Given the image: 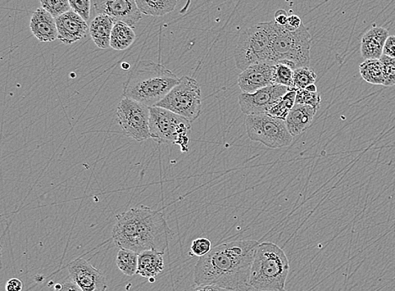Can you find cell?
Instances as JSON below:
<instances>
[{
	"mask_svg": "<svg viewBox=\"0 0 395 291\" xmlns=\"http://www.w3.org/2000/svg\"><path fill=\"white\" fill-rule=\"evenodd\" d=\"M274 21L258 23L240 34L234 50L236 67L244 71L256 63L274 62Z\"/></svg>",
	"mask_w": 395,
	"mask_h": 291,
	"instance_id": "obj_6",
	"label": "cell"
},
{
	"mask_svg": "<svg viewBox=\"0 0 395 291\" xmlns=\"http://www.w3.org/2000/svg\"><path fill=\"white\" fill-rule=\"evenodd\" d=\"M190 291H259L256 289L252 287L249 285L242 286V287L230 289L220 287V286L216 285H198Z\"/></svg>",
	"mask_w": 395,
	"mask_h": 291,
	"instance_id": "obj_33",
	"label": "cell"
},
{
	"mask_svg": "<svg viewBox=\"0 0 395 291\" xmlns=\"http://www.w3.org/2000/svg\"><path fill=\"white\" fill-rule=\"evenodd\" d=\"M306 89H308V91H311V92H318L317 87H316L315 84H311L310 86H308Z\"/></svg>",
	"mask_w": 395,
	"mask_h": 291,
	"instance_id": "obj_40",
	"label": "cell"
},
{
	"mask_svg": "<svg viewBox=\"0 0 395 291\" xmlns=\"http://www.w3.org/2000/svg\"><path fill=\"white\" fill-rule=\"evenodd\" d=\"M136 34L134 28L126 23L117 21L111 35V48L116 51H124L135 42Z\"/></svg>",
	"mask_w": 395,
	"mask_h": 291,
	"instance_id": "obj_21",
	"label": "cell"
},
{
	"mask_svg": "<svg viewBox=\"0 0 395 291\" xmlns=\"http://www.w3.org/2000/svg\"><path fill=\"white\" fill-rule=\"evenodd\" d=\"M380 60L383 63L384 86L391 87L395 85V59L383 55Z\"/></svg>",
	"mask_w": 395,
	"mask_h": 291,
	"instance_id": "obj_30",
	"label": "cell"
},
{
	"mask_svg": "<svg viewBox=\"0 0 395 291\" xmlns=\"http://www.w3.org/2000/svg\"><path fill=\"white\" fill-rule=\"evenodd\" d=\"M288 16L287 11L279 10L275 13V22L279 26H285L287 24Z\"/></svg>",
	"mask_w": 395,
	"mask_h": 291,
	"instance_id": "obj_38",
	"label": "cell"
},
{
	"mask_svg": "<svg viewBox=\"0 0 395 291\" xmlns=\"http://www.w3.org/2000/svg\"><path fill=\"white\" fill-rule=\"evenodd\" d=\"M212 243L210 239L200 238L195 239L190 246V253L193 256L199 258L205 256L212 250Z\"/></svg>",
	"mask_w": 395,
	"mask_h": 291,
	"instance_id": "obj_31",
	"label": "cell"
},
{
	"mask_svg": "<svg viewBox=\"0 0 395 291\" xmlns=\"http://www.w3.org/2000/svg\"><path fill=\"white\" fill-rule=\"evenodd\" d=\"M22 289H23V283L19 279H11L6 283V291H21Z\"/></svg>",
	"mask_w": 395,
	"mask_h": 291,
	"instance_id": "obj_36",
	"label": "cell"
},
{
	"mask_svg": "<svg viewBox=\"0 0 395 291\" xmlns=\"http://www.w3.org/2000/svg\"><path fill=\"white\" fill-rule=\"evenodd\" d=\"M383 55L395 59V35H389L386 40Z\"/></svg>",
	"mask_w": 395,
	"mask_h": 291,
	"instance_id": "obj_34",
	"label": "cell"
},
{
	"mask_svg": "<svg viewBox=\"0 0 395 291\" xmlns=\"http://www.w3.org/2000/svg\"><path fill=\"white\" fill-rule=\"evenodd\" d=\"M190 4H192V0H188V2H186L185 6L183 9H181L180 11V13H181V15H183V13L188 11L189 8L190 6Z\"/></svg>",
	"mask_w": 395,
	"mask_h": 291,
	"instance_id": "obj_39",
	"label": "cell"
},
{
	"mask_svg": "<svg viewBox=\"0 0 395 291\" xmlns=\"http://www.w3.org/2000/svg\"><path fill=\"white\" fill-rule=\"evenodd\" d=\"M163 254L154 250L139 253L137 275L148 279L160 275L165 269Z\"/></svg>",
	"mask_w": 395,
	"mask_h": 291,
	"instance_id": "obj_20",
	"label": "cell"
},
{
	"mask_svg": "<svg viewBox=\"0 0 395 291\" xmlns=\"http://www.w3.org/2000/svg\"><path fill=\"white\" fill-rule=\"evenodd\" d=\"M156 106L174 112L190 122L196 121L202 113V92L198 82L183 77Z\"/></svg>",
	"mask_w": 395,
	"mask_h": 291,
	"instance_id": "obj_8",
	"label": "cell"
},
{
	"mask_svg": "<svg viewBox=\"0 0 395 291\" xmlns=\"http://www.w3.org/2000/svg\"><path fill=\"white\" fill-rule=\"evenodd\" d=\"M296 90L291 89L266 114L278 119L286 121L296 104Z\"/></svg>",
	"mask_w": 395,
	"mask_h": 291,
	"instance_id": "obj_24",
	"label": "cell"
},
{
	"mask_svg": "<svg viewBox=\"0 0 395 291\" xmlns=\"http://www.w3.org/2000/svg\"><path fill=\"white\" fill-rule=\"evenodd\" d=\"M117 265L124 275L133 276L137 275L139 266V253L129 249L121 248L117 256Z\"/></svg>",
	"mask_w": 395,
	"mask_h": 291,
	"instance_id": "obj_25",
	"label": "cell"
},
{
	"mask_svg": "<svg viewBox=\"0 0 395 291\" xmlns=\"http://www.w3.org/2000/svg\"><path fill=\"white\" fill-rule=\"evenodd\" d=\"M42 8L55 18L71 11L69 0H40Z\"/></svg>",
	"mask_w": 395,
	"mask_h": 291,
	"instance_id": "obj_27",
	"label": "cell"
},
{
	"mask_svg": "<svg viewBox=\"0 0 395 291\" xmlns=\"http://www.w3.org/2000/svg\"><path fill=\"white\" fill-rule=\"evenodd\" d=\"M321 98L320 94L318 92H311L306 89L297 90L296 104H307L315 109L318 111L320 110Z\"/></svg>",
	"mask_w": 395,
	"mask_h": 291,
	"instance_id": "obj_29",
	"label": "cell"
},
{
	"mask_svg": "<svg viewBox=\"0 0 395 291\" xmlns=\"http://www.w3.org/2000/svg\"><path fill=\"white\" fill-rule=\"evenodd\" d=\"M276 65L271 61L259 62L240 72L238 84L242 93H255L267 86L276 84Z\"/></svg>",
	"mask_w": 395,
	"mask_h": 291,
	"instance_id": "obj_13",
	"label": "cell"
},
{
	"mask_svg": "<svg viewBox=\"0 0 395 291\" xmlns=\"http://www.w3.org/2000/svg\"><path fill=\"white\" fill-rule=\"evenodd\" d=\"M94 11L97 16L107 15L117 21L124 22L131 28L142 19L136 0H94Z\"/></svg>",
	"mask_w": 395,
	"mask_h": 291,
	"instance_id": "obj_14",
	"label": "cell"
},
{
	"mask_svg": "<svg viewBox=\"0 0 395 291\" xmlns=\"http://www.w3.org/2000/svg\"><path fill=\"white\" fill-rule=\"evenodd\" d=\"M245 126L249 139L267 148L278 149L288 147L293 143V136L290 134L286 121L268 114L247 116Z\"/></svg>",
	"mask_w": 395,
	"mask_h": 291,
	"instance_id": "obj_9",
	"label": "cell"
},
{
	"mask_svg": "<svg viewBox=\"0 0 395 291\" xmlns=\"http://www.w3.org/2000/svg\"><path fill=\"white\" fill-rule=\"evenodd\" d=\"M312 35L303 24L297 31H290L274 21V62L284 63L293 68L310 67Z\"/></svg>",
	"mask_w": 395,
	"mask_h": 291,
	"instance_id": "obj_5",
	"label": "cell"
},
{
	"mask_svg": "<svg viewBox=\"0 0 395 291\" xmlns=\"http://www.w3.org/2000/svg\"><path fill=\"white\" fill-rule=\"evenodd\" d=\"M287 256L278 245H258L254 256L249 285L259 291H283L289 274Z\"/></svg>",
	"mask_w": 395,
	"mask_h": 291,
	"instance_id": "obj_4",
	"label": "cell"
},
{
	"mask_svg": "<svg viewBox=\"0 0 395 291\" xmlns=\"http://www.w3.org/2000/svg\"><path fill=\"white\" fill-rule=\"evenodd\" d=\"M317 75L310 67H298L293 71V90L306 89L308 86L315 84Z\"/></svg>",
	"mask_w": 395,
	"mask_h": 291,
	"instance_id": "obj_26",
	"label": "cell"
},
{
	"mask_svg": "<svg viewBox=\"0 0 395 291\" xmlns=\"http://www.w3.org/2000/svg\"><path fill=\"white\" fill-rule=\"evenodd\" d=\"M53 291H80L78 286L74 282H66L63 284H58Z\"/></svg>",
	"mask_w": 395,
	"mask_h": 291,
	"instance_id": "obj_37",
	"label": "cell"
},
{
	"mask_svg": "<svg viewBox=\"0 0 395 291\" xmlns=\"http://www.w3.org/2000/svg\"><path fill=\"white\" fill-rule=\"evenodd\" d=\"M117 116L118 123L128 138L139 143L151 138L149 130L151 107L134 99L122 97L117 104Z\"/></svg>",
	"mask_w": 395,
	"mask_h": 291,
	"instance_id": "obj_10",
	"label": "cell"
},
{
	"mask_svg": "<svg viewBox=\"0 0 395 291\" xmlns=\"http://www.w3.org/2000/svg\"><path fill=\"white\" fill-rule=\"evenodd\" d=\"M389 31L382 26H374L363 35L361 40V54L363 58L380 59L389 38Z\"/></svg>",
	"mask_w": 395,
	"mask_h": 291,
	"instance_id": "obj_17",
	"label": "cell"
},
{
	"mask_svg": "<svg viewBox=\"0 0 395 291\" xmlns=\"http://www.w3.org/2000/svg\"><path fill=\"white\" fill-rule=\"evenodd\" d=\"M316 113L315 109L310 106L295 104L293 110L285 121L290 134L293 138L302 134L312 125Z\"/></svg>",
	"mask_w": 395,
	"mask_h": 291,
	"instance_id": "obj_18",
	"label": "cell"
},
{
	"mask_svg": "<svg viewBox=\"0 0 395 291\" xmlns=\"http://www.w3.org/2000/svg\"><path fill=\"white\" fill-rule=\"evenodd\" d=\"M303 22L301 17L296 15H291L288 16L287 24L284 27L290 31H295L301 28Z\"/></svg>",
	"mask_w": 395,
	"mask_h": 291,
	"instance_id": "obj_35",
	"label": "cell"
},
{
	"mask_svg": "<svg viewBox=\"0 0 395 291\" xmlns=\"http://www.w3.org/2000/svg\"><path fill=\"white\" fill-rule=\"evenodd\" d=\"M117 21L107 15H99L90 26V34L99 48H111V35Z\"/></svg>",
	"mask_w": 395,
	"mask_h": 291,
	"instance_id": "obj_19",
	"label": "cell"
},
{
	"mask_svg": "<svg viewBox=\"0 0 395 291\" xmlns=\"http://www.w3.org/2000/svg\"><path fill=\"white\" fill-rule=\"evenodd\" d=\"M67 269L72 281L80 291H107L105 276L85 259H76L67 266Z\"/></svg>",
	"mask_w": 395,
	"mask_h": 291,
	"instance_id": "obj_12",
	"label": "cell"
},
{
	"mask_svg": "<svg viewBox=\"0 0 395 291\" xmlns=\"http://www.w3.org/2000/svg\"><path fill=\"white\" fill-rule=\"evenodd\" d=\"M179 81L174 72L160 63L140 61L124 84L122 97L134 99L148 107L156 106Z\"/></svg>",
	"mask_w": 395,
	"mask_h": 291,
	"instance_id": "obj_3",
	"label": "cell"
},
{
	"mask_svg": "<svg viewBox=\"0 0 395 291\" xmlns=\"http://www.w3.org/2000/svg\"><path fill=\"white\" fill-rule=\"evenodd\" d=\"M136 3L144 15L158 17L173 11L177 0H136Z\"/></svg>",
	"mask_w": 395,
	"mask_h": 291,
	"instance_id": "obj_22",
	"label": "cell"
},
{
	"mask_svg": "<svg viewBox=\"0 0 395 291\" xmlns=\"http://www.w3.org/2000/svg\"><path fill=\"white\" fill-rule=\"evenodd\" d=\"M293 70L284 63H276L275 84L286 86L293 89Z\"/></svg>",
	"mask_w": 395,
	"mask_h": 291,
	"instance_id": "obj_28",
	"label": "cell"
},
{
	"mask_svg": "<svg viewBox=\"0 0 395 291\" xmlns=\"http://www.w3.org/2000/svg\"><path fill=\"white\" fill-rule=\"evenodd\" d=\"M30 28L40 43H51L58 38L56 19L43 8H39L33 13Z\"/></svg>",
	"mask_w": 395,
	"mask_h": 291,
	"instance_id": "obj_16",
	"label": "cell"
},
{
	"mask_svg": "<svg viewBox=\"0 0 395 291\" xmlns=\"http://www.w3.org/2000/svg\"><path fill=\"white\" fill-rule=\"evenodd\" d=\"M359 71L362 78L367 83L384 86L383 63L380 59H367L361 63Z\"/></svg>",
	"mask_w": 395,
	"mask_h": 291,
	"instance_id": "obj_23",
	"label": "cell"
},
{
	"mask_svg": "<svg viewBox=\"0 0 395 291\" xmlns=\"http://www.w3.org/2000/svg\"><path fill=\"white\" fill-rule=\"evenodd\" d=\"M283 291H287V290H283Z\"/></svg>",
	"mask_w": 395,
	"mask_h": 291,
	"instance_id": "obj_41",
	"label": "cell"
},
{
	"mask_svg": "<svg viewBox=\"0 0 395 291\" xmlns=\"http://www.w3.org/2000/svg\"><path fill=\"white\" fill-rule=\"evenodd\" d=\"M291 89L286 86L274 84L259 89L255 93L240 94V110L247 116L266 114Z\"/></svg>",
	"mask_w": 395,
	"mask_h": 291,
	"instance_id": "obj_11",
	"label": "cell"
},
{
	"mask_svg": "<svg viewBox=\"0 0 395 291\" xmlns=\"http://www.w3.org/2000/svg\"><path fill=\"white\" fill-rule=\"evenodd\" d=\"M259 244L255 240H242L217 245L199 258L194 270L195 283L230 289L249 285Z\"/></svg>",
	"mask_w": 395,
	"mask_h": 291,
	"instance_id": "obj_1",
	"label": "cell"
},
{
	"mask_svg": "<svg viewBox=\"0 0 395 291\" xmlns=\"http://www.w3.org/2000/svg\"><path fill=\"white\" fill-rule=\"evenodd\" d=\"M58 40L65 45H70L83 39L90 28L78 13L70 11L56 18Z\"/></svg>",
	"mask_w": 395,
	"mask_h": 291,
	"instance_id": "obj_15",
	"label": "cell"
},
{
	"mask_svg": "<svg viewBox=\"0 0 395 291\" xmlns=\"http://www.w3.org/2000/svg\"><path fill=\"white\" fill-rule=\"evenodd\" d=\"M72 11L78 13L85 21H88L90 16V0H69Z\"/></svg>",
	"mask_w": 395,
	"mask_h": 291,
	"instance_id": "obj_32",
	"label": "cell"
},
{
	"mask_svg": "<svg viewBox=\"0 0 395 291\" xmlns=\"http://www.w3.org/2000/svg\"><path fill=\"white\" fill-rule=\"evenodd\" d=\"M149 130L154 142L177 145L181 152H189L192 122L183 116L161 107H151Z\"/></svg>",
	"mask_w": 395,
	"mask_h": 291,
	"instance_id": "obj_7",
	"label": "cell"
},
{
	"mask_svg": "<svg viewBox=\"0 0 395 291\" xmlns=\"http://www.w3.org/2000/svg\"><path fill=\"white\" fill-rule=\"evenodd\" d=\"M112 239L118 248L137 253L148 250L166 252L172 231L161 212L140 206L116 216Z\"/></svg>",
	"mask_w": 395,
	"mask_h": 291,
	"instance_id": "obj_2",
	"label": "cell"
}]
</instances>
